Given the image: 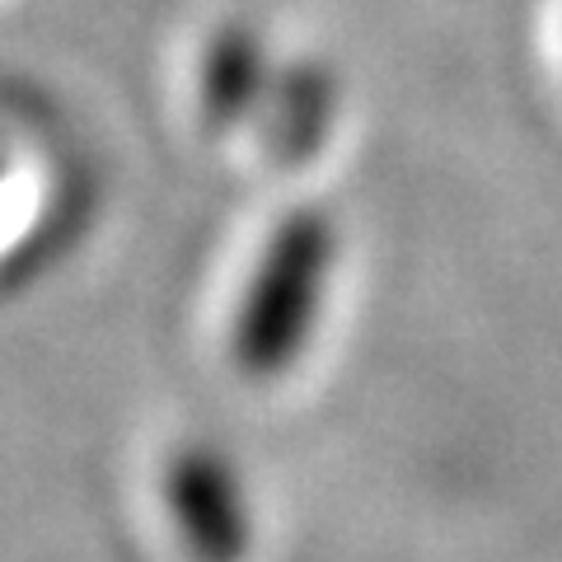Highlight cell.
<instances>
[{
  "mask_svg": "<svg viewBox=\"0 0 562 562\" xmlns=\"http://www.w3.org/2000/svg\"><path fill=\"white\" fill-rule=\"evenodd\" d=\"M262 109H277V146L291 155V160H301L319 146V136L333 127V109H338V99H333V76L324 66H281L272 76V90L262 99Z\"/></svg>",
  "mask_w": 562,
  "mask_h": 562,
  "instance_id": "obj_4",
  "label": "cell"
},
{
  "mask_svg": "<svg viewBox=\"0 0 562 562\" xmlns=\"http://www.w3.org/2000/svg\"><path fill=\"white\" fill-rule=\"evenodd\" d=\"M272 76L277 66L258 33L249 24H225L198 61V103L206 122H216V127L249 122L268 99Z\"/></svg>",
  "mask_w": 562,
  "mask_h": 562,
  "instance_id": "obj_3",
  "label": "cell"
},
{
  "mask_svg": "<svg viewBox=\"0 0 562 562\" xmlns=\"http://www.w3.org/2000/svg\"><path fill=\"white\" fill-rule=\"evenodd\" d=\"M165 512L188 562H249L258 520L249 479L216 441H188L165 464Z\"/></svg>",
  "mask_w": 562,
  "mask_h": 562,
  "instance_id": "obj_2",
  "label": "cell"
},
{
  "mask_svg": "<svg viewBox=\"0 0 562 562\" xmlns=\"http://www.w3.org/2000/svg\"><path fill=\"white\" fill-rule=\"evenodd\" d=\"M0 173H5V155H0Z\"/></svg>",
  "mask_w": 562,
  "mask_h": 562,
  "instance_id": "obj_5",
  "label": "cell"
},
{
  "mask_svg": "<svg viewBox=\"0 0 562 562\" xmlns=\"http://www.w3.org/2000/svg\"><path fill=\"white\" fill-rule=\"evenodd\" d=\"M338 254L342 235L319 206H295L272 225L231 319V361L244 380L272 384L310 357L338 277Z\"/></svg>",
  "mask_w": 562,
  "mask_h": 562,
  "instance_id": "obj_1",
  "label": "cell"
}]
</instances>
